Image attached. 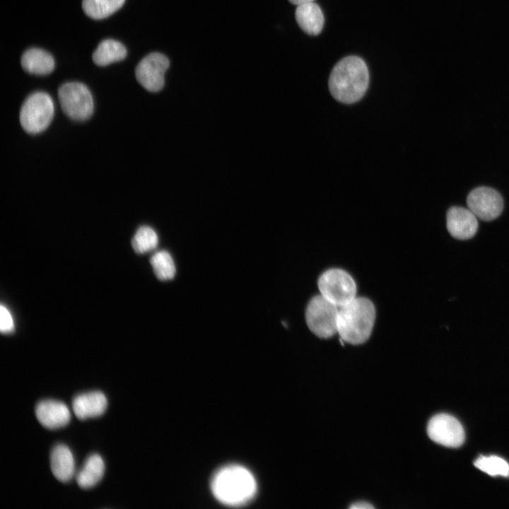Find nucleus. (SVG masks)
I'll return each instance as SVG.
<instances>
[{
  "mask_svg": "<svg viewBox=\"0 0 509 509\" xmlns=\"http://www.w3.org/2000/svg\"><path fill=\"white\" fill-rule=\"evenodd\" d=\"M318 288L324 298L339 308L356 298V285L353 279L341 269L325 271L318 279Z\"/></svg>",
  "mask_w": 509,
  "mask_h": 509,
  "instance_id": "423d86ee",
  "label": "nucleus"
},
{
  "mask_svg": "<svg viewBox=\"0 0 509 509\" xmlns=\"http://www.w3.org/2000/svg\"><path fill=\"white\" fill-rule=\"evenodd\" d=\"M447 229L450 234L458 240L472 238L478 229L476 216L469 209L452 206L446 215Z\"/></svg>",
  "mask_w": 509,
  "mask_h": 509,
  "instance_id": "9b49d317",
  "label": "nucleus"
},
{
  "mask_svg": "<svg viewBox=\"0 0 509 509\" xmlns=\"http://www.w3.org/2000/svg\"><path fill=\"white\" fill-rule=\"evenodd\" d=\"M158 237L151 227L143 226L138 228L131 240L134 250L138 254H144L156 248Z\"/></svg>",
  "mask_w": 509,
  "mask_h": 509,
  "instance_id": "412c9836",
  "label": "nucleus"
},
{
  "mask_svg": "<svg viewBox=\"0 0 509 509\" xmlns=\"http://www.w3.org/2000/svg\"><path fill=\"white\" fill-rule=\"evenodd\" d=\"M474 466L493 476H509V464L496 455L480 456L475 460Z\"/></svg>",
  "mask_w": 509,
  "mask_h": 509,
  "instance_id": "4be33fe9",
  "label": "nucleus"
},
{
  "mask_svg": "<svg viewBox=\"0 0 509 509\" xmlns=\"http://www.w3.org/2000/svg\"><path fill=\"white\" fill-rule=\"evenodd\" d=\"M50 467L52 474L62 482L69 481L75 474L74 455L68 446L55 445L50 455Z\"/></svg>",
  "mask_w": 509,
  "mask_h": 509,
  "instance_id": "4468645a",
  "label": "nucleus"
},
{
  "mask_svg": "<svg viewBox=\"0 0 509 509\" xmlns=\"http://www.w3.org/2000/svg\"><path fill=\"white\" fill-rule=\"evenodd\" d=\"M105 462L98 454L90 455L76 475V482L83 488L95 486L103 478Z\"/></svg>",
  "mask_w": 509,
  "mask_h": 509,
  "instance_id": "f3484780",
  "label": "nucleus"
},
{
  "mask_svg": "<svg viewBox=\"0 0 509 509\" xmlns=\"http://www.w3.org/2000/svg\"><path fill=\"white\" fill-rule=\"evenodd\" d=\"M257 481L252 472L239 464H229L217 470L211 481L214 497L221 503L237 507L250 502L257 493Z\"/></svg>",
  "mask_w": 509,
  "mask_h": 509,
  "instance_id": "f257e3e1",
  "label": "nucleus"
},
{
  "mask_svg": "<svg viewBox=\"0 0 509 509\" xmlns=\"http://www.w3.org/2000/svg\"><path fill=\"white\" fill-rule=\"evenodd\" d=\"M375 319V308L367 298H355L339 308L337 332L341 339L361 344L370 337Z\"/></svg>",
  "mask_w": 509,
  "mask_h": 509,
  "instance_id": "7ed1b4c3",
  "label": "nucleus"
},
{
  "mask_svg": "<svg viewBox=\"0 0 509 509\" xmlns=\"http://www.w3.org/2000/svg\"><path fill=\"white\" fill-rule=\"evenodd\" d=\"M170 65L168 59L159 52H153L144 57L135 69L138 82L150 92L160 90L165 83L164 75Z\"/></svg>",
  "mask_w": 509,
  "mask_h": 509,
  "instance_id": "6e6552de",
  "label": "nucleus"
},
{
  "mask_svg": "<svg viewBox=\"0 0 509 509\" xmlns=\"http://www.w3.org/2000/svg\"><path fill=\"white\" fill-rule=\"evenodd\" d=\"M21 64L28 73L35 75H47L54 69V60L47 52L39 48H30L22 55Z\"/></svg>",
  "mask_w": 509,
  "mask_h": 509,
  "instance_id": "dca6fc26",
  "label": "nucleus"
},
{
  "mask_svg": "<svg viewBox=\"0 0 509 509\" xmlns=\"http://www.w3.org/2000/svg\"><path fill=\"white\" fill-rule=\"evenodd\" d=\"M14 329V323L13 317L7 309L3 305H1L0 308V329L4 334L10 333Z\"/></svg>",
  "mask_w": 509,
  "mask_h": 509,
  "instance_id": "5701e85b",
  "label": "nucleus"
},
{
  "mask_svg": "<svg viewBox=\"0 0 509 509\" xmlns=\"http://www.w3.org/2000/svg\"><path fill=\"white\" fill-rule=\"evenodd\" d=\"M339 307L322 295L314 296L308 303L305 320L311 332L320 338H329L337 332Z\"/></svg>",
  "mask_w": 509,
  "mask_h": 509,
  "instance_id": "39448f33",
  "label": "nucleus"
},
{
  "mask_svg": "<svg viewBox=\"0 0 509 509\" xmlns=\"http://www.w3.org/2000/svg\"><path fill=\"white\" fill-rule=\"evenodd\" d=\"M107 406L105 395L100 391H92L76 395L72 402L76 416L81 420L103 414Z\"/></svg>",
  "mask_w": 509,
  "mask_h": 509,
  "instance_id": "ddd939ff",
  "label": "nucleus"
},
{
  "mask_svg": "<svg viewBox=\"0 0 509 509\" xmlns=\"http://www.w3.org/2000/svg\"><path fill=\"white\" fill-rule=\"evenodd\" d=\"M54 113L52 98L46 93L35 92L23 103L20 111V122L29 134H37L47 128Z\"/></svg>",
  "mask_w": 509,
  "mask_h": 509,
  "instance_id": "20e7f679",
  "label": "nucleus"
},
{
  "mask_svg": "<svg viewBox=\"0 0 509 509\" xmlns=\"http://www.w3.org/2000/svg\"><path fill=\"white\" fill-rule=\"evenodd\" d=\"M291 4L298 6L303 4L308 3V2H312L315 0H288Z\"/></svg>",
  "mask_w": 509,
  "mask_h": 509,
  "instance_id": "393cba45",
  "label": "nucleus"
},
{
  "mask_svg": "<svg viewBox=\"0 0 509 509\" xmlns=\"http://www.w3.org/2000/svg\"><path fill=\"white\" fill-rule=\"evenodd\" d=\"M125 47L119 42L106 39L100 42L93 54V61L100 66L121 61L127 56Z\"/></svg>",
  "mask_w": 509,
  "mask_h": 509,
  "instance_id": "a211bd4d",
  "label": "nucleus"
},
{
  "mask_svg": "<svg viewBox=\"0 0 509 509\" xmlns=\"http://www.w3.org/2000/svg\"><path fill=\"white\" fill-rule=\"evenodd\" d=\"M35 415L42 426L48 429H57L66 426L71 419L68 406L62 402L45 399L37 403Z\"/></svg>",
  "mask_w": 509,
  "mask_h": 509,
  "instance_id": "f8f14e48",
  "label": "nucleus"
},
{
  "mask_svg": "<svg viewBox=\"0 0 509 509\" xmlns=\"http://www.w3.org/2000/svg\"><path fill=\"white\" fill-rule=\"evenodd\" d=\"M467 204L477 218L485 221L496 219L503 209L501 194L488 187H479L472 190L467 195Z\"/></svg>",
  "mask_w": 509,
  "mask_h": 509,
  "instance_id": "9d476101",
  "label": "nucleus"
},
{
  "mask_svg": "<svg viewBox=\"0 0 509 509\" xmlns=\"http://www.w3.org/2000/svg\"><path fill=\"white\" fill-rule=\"evenodd\" d=\"M349 508H352V509L374 508V507L371 504H370L368 503H365V502H359V503H353Z\"/></svg>",
  "mask_w": 509,
  "mask_h": 509,
  "instance_id": "b1692460",
  "label": "nucleus"
},
{
  "mask_svg": "<svg viewBox=\"0 0 509 509\" xmlns=\"http://www.w3.org/2000/svg\"><path fill=\"white\" fill-rule=\"evenodd\" d=\"M427 433L432 440L446 447H458L464 440L462 424L454 416L447 414L433 416L428 423Z\"/></svg>",
  "mask_w": 509,
  "mask_h": 509,
  "instance_id": "1a4fd4ad",
  "label": "nucleus"
},
{
  "mask_svg": "<svg viewBox=\"0 0 509 509\" xmlns=\"http://www.w3.org/2000/svg\"><path fill=\"white\" fill-rule=\"evenodd\" d=\"M299 27L310 35H319L324 26V15L321 8L314 1L297 6L295 13Z\"/></svg>",
  "mask_w": 509,
  "mask_h": 509,
  "instance_id": "2eb2a0df",
  "label": "nucleus"
},
{
  "mask_svg": "<svg viewBox=\"0 0 509 509\" xmlns=\"http://www.w3.org/2000/svg\"><path fill=\"white\" fill-rule=\"evenodd\" d=\"M156 277L161 281L172 279L176 274V268L171 255L165 251L160 250L156 252L150 259Z\"/></svg>",
  "mask_w": 509,
  "mask_h": 509,
  "instance_id": "aec40b11",
  "label": "nucleus"
},
{
  "mask_svg": "<svg viewBox=\"0 0 509 509\" xmlns=\"http://www.w3.org/2000/svg\"><path fill=\"white\" fill-rule=\"evenodd\" d=\"M369 83L365 62L359 57L348 56L333 68L329 79L332 95L339 102L351 104L361 100Z\"/></svg>",
  "mask_w": 509,
  "mask_h": 509,
  "instance_id": "f03ea898",
  "label": "nucleus"
},
{
  "mask_svg": "<svg viewBox=\"0 0 509 509\" xmlns=\"http://www.w3.org/2000/svg\"><path fill=\"white\" fill-rule=\"evenodd\" d=\"M125 0H83L82 8L88 17L93 19L107 18L119 10Z\"/></svg>",
  "mask_w": 509,
  "mask_h": 509,
  "instance_id": "6ab92c4d",
  "label": "nucleus"
},
{
  "mask_svg": "<svg viewBox=\"0 0 509 509\" xmlns=\"http://www.w3.org/2000/svg\"><path fill=\"white\" fill-rule=\"evenodd\" d=\"M58 97L64 112L71 119L83 121L93 112V100L90 91L79 82H69L62 85Z\"/></svg>",
  "mask_w": 509,
  "mask_h": 509,
  "instance_id": "0eeeda50",
  "label": "nucleus"
}]
</instances>
